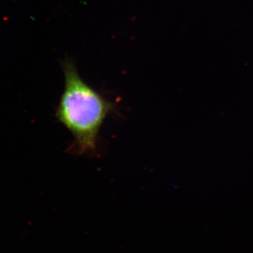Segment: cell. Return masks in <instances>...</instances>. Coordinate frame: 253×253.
<instances>
[{
	"label": "cell",
	"mask_w": 253,
	"mask_h": 253,
	"mask_svg": "<svg viewBox=\"0 0 253 253\" xmlns=\"http://www.w3.org/2000/svg\"><path fill=\"white\" fill-rule=\"evenodd\" d=\"M61 66L65 85L56 117L74 138L68 151L94 156L101 126L106 118L117 112L116 106L83 81L72 59L63 60Z\"/></svg>",
	"instance_id": "cell-1"
}]
</instances>
